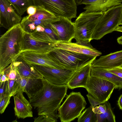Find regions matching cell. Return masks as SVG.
Instances as JSON below:
<instances>
[{
    "instance_id": "obj_1",
    "label": "cell",
    "mask_w": 122,
    "mask_h": 122,
    "mask_svg": "<svg viewBox=\"0 0 122 122\" xmlns=\"http://www.w3.org/2000/svg\"><path fill=\"white\" fill-rule=\"evenodd\" d=\"M43 86L41 89L29 99V102L39 116L45 115L57 122V111L66 95L68 87L66 84L58 85L43 79Z\"/></svg>"
},
{
    "instance_id": "obj_2",
    "label": "cell",
    "mask_w": 122,
    "mask_h": 122,
    "mask_svg": "<svg viewBox=\"0 0 122 122\" xmlns=\"http://www.w3.org/2000/svg\"><path fill=\"white\" fill-rule=\"evenodd\" d=\"M24 33L20 23L8 30L0 38V71L21 53Z\"/></svg>"
},
{
    "instance_id": "obj_3",
    "label": "cell",
    "mask_w": 122,
    "mask_h": 122,
    "mask_svg": "<svg viewBox=\"0 0 122 122\" xmlns=\"http://www.w3.org/2000/svg\"><path fill=\"white\" fill-rule=\"evenodd\" d=\"M48 55L64 69L77 71L92 62L96 57L80 54L55 47Z\"/></svg>"
},
{
    "instance_id": "obj_4",
    "label": "cell",
    "mask_w": 122,
    "mask_h": 122,
    "mask_svg": "<svg viewBox=\"0 0 122 122\" xmlns=\"http://www.w3.org/2000/svg\"><path fill=\"white\" fill-rule=\"evenodd\" d=\"M86 103L80 92H72L67 95L58 109V116L61 122H69L78 117L85 108Z\"/></svg>"
},
{
    "instance_id": "obj_5",
    "label": "cell",
    "mask_w": 122,
    "mask_h": 122,
    "mask_svg": "<svg viewBox=\"0 0 122 122\" xmlns=\"http://www.w3.org/2000/svg\"><path fill=\"white\" fill-rule=\"evenodd\" d=\"M102 12L80 13L74 23L76 42L85 40L90 42L92 35L98 23L102 16Z\"/></svg>"
},
{
    "instance_id": "obj_6",
    "label": "cell",
    "mask_w": 122,
    "mask_h": 122,
    "mask_svg": "<svg viewBox=\"0 0 122 122\" xmlns=\"http://www.w3.org/2000/svg\"><path fill=\"white\" fill-rule=\"evenodd\" d=\"M122 5L114 6L103 13L92 35L91 40H99L106 35L111 33L120 25Z\"/></svg>"
},
{
    "instance_id": "obj_7",
    "label": "cell",
    "mask_w": 122,
    "mask_h": 122,
    "mask_svg": "<svg viewBox=\"0 0 122 122\" xmlns=\"http://www.w3.org/2000/svg\"><path fill=\"white\" fill-rule=\"evenodd\" d=\"M34 5L39 6L56 16L71 20L76 17L77 5L75 0H32Z\"/></svg>"
},
{
    "instance_id": "obj_8",
    "label": "cell",
    "mask_w": 122,
    "mask_h": 122,
    "mask_svg": "<svg viewBox=\"0 0 122 122\" xmlns=\"http://www.w3.org/2000/svg\"><path fill=\"white\" fill-rule=\"evenodd\" d=\"M115 87V84L109 81L90 76L86 89L92 97L104 103L109 99Z\"/></svg>"
},
{
    "instance_id": "obj_9",
    "label": "cell",
    "mask_w": 122,
    "mask_h": 122,
    "mask_svg": "<svg viewBox=\"0 0 122 122\" xmlns=\"http://www.w3.org/2000/svg\"><path fill=\"white\" fill-rule=\"evenodd\" d=\"M30 64L41 75L43 78L52 83L58 85L66 84L77 71L58 69L36 64Z\"/></svg>"
},
{
    "instance_id": "obj_10",
    "label": "cell",
    "mask_w": 122,
    "mask_h": 122,
    "mask_svg": "<svg viewBox=\"0 0 122 122\" xmlns=\"http://www.w3.org/2000/svg\"><path fill=\"white\" fill-rule=\"evenodd\" d=\"M43 79L24 77L18 73L15 79V83L12 96L20 91L23 90L29 98H30L42 88L43 86Z\"/></svg>"
},
{
    "instance_id": "obj_11",
    "label": "cell",
    "mask_w": 122,
    "mask_h": 122,
    "mask_svg": "<svg viewBox=\"0 0 122 122\" xmlns=\"http://www.w3.org/2000/svg\"><path fill=\"white\" fill-rule=\"evenodd\" d=\"M90 42L81 40L76 42L59 41L55 44L54 47L79 54L96 57L102 52L94 48Z\"/></svg>"
},
{
    "instance_id": "obj_12",
    "label": "cell",
    "mask_w": 122,
    "mask_h": 122,
    "mask_svg": "<svg viewBox=\"0 0 122 122\" xmlns=\"http://www.w3.org/2000/svg\"><path fill=\"white\" fill-rule=\"evenodd\" d=\"M0 26L9 29L20 23L19 15L7 0H0Z\"/></svg>"
},
{
    "instance_id": "obj_13",
    "label": "cell",
    "mask_w": 122,
    "mask_h": 122,
    "mask_svg": "<svg viewBox=\"0 0 122 122\" xmlns=\"http://www.w3.org/2000/svg\"><path fill=\"white\" fill-rule=\"evenodd\" d=\"M58 35L59 41L70 42L74 38V23L67 18L60 17L57 20L50 24Z\"/></svg>"
},
{
    "instance_id": "obj_14",
    "label": "cell",
    "mask_w": 122,
    "mask_h": 122,
    "mask_svg": "<svg viewBox=\"0 0 122 122\" xmlns=\"http://www.w3.org/2000/svg\"><path fill=\"white\" fill-rule=\"evenodd\" d=\"M54 45L55 44L38 40L34 38L31 34L24 31L21 53L24 52L30 51L47 53L54 47Z\"/></svg>"
},
{
    "instance_id": "obj_15",
    "label": "cell",
    "mask_w": 122,
    "mask_h": 122,
    "mask_svg": "<svg viewBox=\"0 0 122 122\" xmlns=\"http://www.w3.org/2000/svg\"><path fill=\"white\" fill-rule=\"evenodd\" d=\"M19 56L30 64L43 65L58 69H64L53 61L47 53L25 51L21 53Z\"/></svg>"
},
{
    "instance_id": "obj_16",
    "label": "cell",
    "mask_w": 122,
    "mask_h": 122,
    "mask_svg": "<svg viewBox=\"0 0 122 122\" xmlns=\"http://www.w3.org/2000/svg\"><path fill=\"white\" fill-rule=\"evenodd\" d=\"M23 92L21 90L13 96L15 115L19 119L33 117L32 107L24 96Z\"/></svg>"
},
{
    "instance_id": "obj_17",
    "label": "cell",
    "mask_w": 122,
    "mask_h": 122,
    "mask_svg": "<svg viewBox=\"0 0 122 122\" xmlns=\"http://www.w3.org/2000/svg\"><path fill=\"white\" fill-rule=\"evenodd\" d=\"M85 5L83 9L86 12L103 13L114 6L122 5L121 0H83L81 5Z\"/></svg>"
},
{
    "instance_id": "obj_18",
    "label": "cell",
    "mask_w": 122,
    "mask_h": 122,
    "mask_svg": "<svg viewBox=\"0 0 122 122\" xmlns=\"http://www.w3.org/2000/svg\"><path fill=\"white\" fill-rule=\"evenodd\" d=\"M92 63L88 64L75 72L66 84L68 88L73 89L82 87L86 89L90 76Z\"/></svg>"
},
{
    "instance_id": "obj_19",
    "label": "cell",
    "mask_w": 122,
    "mask_h": 122,
    "mask_svg": "<svg viewBox=\"0 0 122 122\" xmlns=\"http://www.w3.org/2000/svg\"><path fill=\"white\" fill-rule=\"evenodd\" d=\"M122 66V50L101 56L92 64V67H99L109 69Z\"/></svg>"
},
{
    "instance_id": "obj_20",
    "label": "cell",
    "mask_w": 122,
    "mask_h": 122,
    "mask_svg": "<svg viewBox=\"0 0 122 122\" xmlns=\"http://www.w3.org/2000/svg\"><path fill=\"white\" fill-rule=\"evenodd\" d=\"M90 76L103 79L114 84L115 89H122V78L109 72L107 69L99 67H91Z\"/></svg>"
},
{
    "instance_id": "obj_21",
    "label": "cell",
    "mask_w": 122,
    "mask_h": 122,
    "mask_svg": "<svg viewBox=\"0 0 122 122\" xmlns=\"http://www.w3.org/2000/svg\"><path fill=\"white\" fill-rule=\"evenodd\" d=\"M14 64L17 71L21 76L31 78H43L38 71L20 56L14 61Z\"/></svg>"
},
{
    "instance_id": "obj_22",
    "label": "cell",
    "mask_w": 122,
    "mask_h": 122,
    "mask_svg": "<svg viewBox=\"0 0 122 122\" xmlns=\"http://www.w3.org/2000/svg\"><path fill=\"white\" fill-rule=\"evenodd\" d=\"M50 24L43 26L45 28L44 31L34 32L31 34L34 38L39 40L51 43H56L59 41V39L56 31Z\"/></svg>"
},
{
    "instance_id": "obj_23",
    "label": "cell",
    "mask_w": 122,
    "mask_h": 122,
    "mask_svg": "<svg viewBox=\"0 0 122 122\" xmlns=\"http://www.w3.org/2000/svg\"><path fill=\"white\" fill-rule=\"evenodd\" d=\"M36 11L34 15H29L24 17L22 19L28 21H33L37 20H56L59 17L56 16L53 14L39 6H36Z\"/></svg>"
},
{
    "instance_id": "obj_24",
    "label": "cell",
    "mask_w": 122,
    "mask_h": 122,
    "mask_svg": "<svg viewBox=\"0 0 122 122\" xmlns=\"http://www.w3.org/2000/svg\"><path fill=\"white\" fill-rule=\"evenodd\" d=\"M56 20H50L30 21L22 19L20 23L24 32L31 34L35 30L37 26L41 25L44 26Z\"/></svg>"
},
{
    "instance_id": "obj_25",
    "label": "cell",
    "mask_w": 122,
    "mask_h": 122,
    "mask_svg": "<svg viewBox=\"0 0 122 122\" xmlns=\"http://www.w3.org/2000/svg\"><path fill=\"white\" fill-rule=\"evenodd\" d=\"M17 13L23 15L29 6L34 5L32 0H7Z\"/></svg>"
},
{
    "instance_id": "obj_26",
    "label": "cell",
    "mask_w": 122,
    "mask_h": 122,
    "mask_svg": "<svg viewBox=\"0 0 122 122\" xmlns=\"http://www.w3.org/2000/svg\"><path fill=\"white\" fill-rule=\"evenodd\" d=\"M106 107L105 112L100 114H95L96 122H115V117L108 101L105 102Z\"/></svg>"
},
{
    "instance_id": "obj_27",
    "label": "cell",
    "mask_w": 122,
    "mask_h": 122,
    "mask_svg": "<svg viewBox=\"0 0 122 122\" xmlns=\"http://www.w3.org/2000/svg\"><path fill=\"white\" fill-rule=\"evenodd\" d=\"M93 107L90 106L86 108L78 117V122H96L95 114L93 112Z\"/></svg>"
},
{
    "instance_id": "obj_28",
    "label": "cell",
    "mask_w": 122,
    "mask_h": 122,
    "mask_svg": "<svg viewBox=\"0 0 122 122\" xmlns=\"http://www.w3.org/2000/svg\"><path fill=\"white\" fill-rule=\"evenodd\" d=\"M4 74L10 80H15L18 74V72L14 64V61L4 70Z\"/></svg>"
},
{
    "instance_id": "obj_29",
    "label": "cell",
    "mask_w": 122,
    "mask_h": 122,
    "mask_svg": "<svg viewBox=\"0 0 122 122\" xmlns=\"http://www.w3.org/2000/svg\"><path fill=\"white\" fill-rule=\"evenodd\" d=\"M11 97L5 93L0 97V113L2 114L10 103Z\"/></svg>"
},
{
    "instance_id": "obj_30",
    "label": "cell",
    "mask_w": 122,
    "mask_h": 122,
    "mask_svg": "<svg viewBox=\"0 0 122 122\" xmlns=\"http://www.w3.org/2000/svg\"><path fill=\"white\" fill-rule=\"evenodd\" d=\"M15 83V80L9 79L6 81L5 93L11 97L12 96Z\"/></svg>"
},
{
    "instance_id": "obj_31",
    "label": "cell",
    "mask_w": 122,
    "mask_h": 122,
    "mask_svg": "<svg viewBox=\"0 0 122 122\" xmlns=\"http://www.w3.org/2000/svg\"><path fill=\"white\" fill-rule=\"evenodd\" d=\"M34 122H56L53 119L45 115L39 116L34 118Z\"/></svg>"
},
{
    "instance_id": "obj_32",
    "label": "cell",
    "mask_w": 122,
    "mask_h": 122,
    "mask_svg": "<svg viewBox=\"0 0 122 122\" xmlns=\"http://www.w3.org/2000/svg\"><path fill=\"white\" fill-rule=\"evenodd\" d=\"M92 110L95 114H100L105 112L106 110V107L105 102L98 106L92 108Z\"/></svg>"
},
{
    "instance_id": "obj_33",
    "label": "cell",
    "mask_w": 122,
    "mask_h": 122,
    "mask_svg": "<svg viewBox=\"0 0 122 122\" xmlns=\"http://www.w3.org/2000/svg\"><path fill=\"white\" fill-rule=\"evenodd\" d=\"M89 102L93 107H95L97 105H99L104 103L95 99L89 93L86 95Z\"/></svg>"
},
{
    "instance_id": "obj_34",
    "label": "cell",
    "mask_w": 122,
    "mask_h": 122,
    "mask_svg": "<svg viewBox=\"0 0 122 122\" xmlns=\"http://www.w3.org/2000/svg\"><path fill=\"white\" fill-rule=\"evenodd\" d=\"M110 72L122 78V67L120 66L107 69Z\"/></svg>"
},
{
    "instance_id": "obj_35",
    "label": "cell",
    "mask_w": 122,
    "mask_h": 122,
    "mask_svg": "<svg viewBox=\"0 0 122 122\" xmlns=\"http://www.w3.org/2000/svg\"><path fill=\"white\" fill-rule=\"evenodd\" d=\"M26 11L29 15H34L36 12V7L34 5L30 6L27 8Z\"/></svg>"
},
{
    "instance_id": "obj_36",
    "label": "cell",
    "mask_w": 122,
    "mask_h": 122,
    "mask_svg": "<svg viewBox=\"0 0 122 122\" xmlns=\"http://www.w3.org/2000/svg\"><path fill=\"white\" fill-rule=\"evenodd\" d=\"M6 81L0 83V97L5 93V89Z\"/></svg>"
},
{
    "instance_id": "obj_37",
    "label": "cell",
    "mask_w": 122,
    "mask_h": 122,
    "mask_svg": "<svg viewBox=\"0 0 122 122\" xmlns=\"http://www.w3.org/2000/svg\"><path fill=\"white\" fill-rule=\"evenodd\" d=\"M45 28L44 27L39 25L37 26L35 30L33 32H42L44 31Z\"/></svg>"
},
{
    "instance_id": "obj_38",
    "label": "cell",
    "mask_w": 122,
    "mask_h": 122,
    "mask_svg": "<svg viewBox=\"0 0 122 122\" xmlns=\"http://www.w3.org/2000/svg\"><path fill=\"white\" fill-rule=\"evenodd\" d=\"M117 104L120 109L122 110V94L119 97L117 101Z\"/></svg>"
},
{
    "instance_id": "obj_39",
    "label": "cell",
    "mask_w": 122,
    "mask_h": 122,
    "mask_svg": "<svg viewBox=\"0 0 122 122\" xmlns=\"http://www.w3.org/2000/svg\"><path fill=\"white\" fill-rule=\"evenodd\" d=\"M117 40L119 44L122 45V36L118 38Z\"/></svg>"
},
{
    "instance_id": "obj_40",
    "label": "cell",
    "mask_w": 122,
    "mask_h": 122,
    "mask_svg": "<svg viewBox=\"0 0 122 122\" xmlns=\"http://www.w3.org/2000/svg\"><path fill=\"white\" fill-rule=\"evenodd\" d=\"M115 31L122 32V26H119L116 29Z\"/></svg>"
},
{
    "instance_id": "obj_41",
    "label": "cell",
    "mask_w": 122,
    "mask_h": 122,
    "mask_svg": "<svg viewBox=\"0 0 122 122\" xmlns=\"http://www.w3.org/2000/svg\"><path fill=\"white\" fill-rule=\"evenodd\" d=\"M83 0H75L76 2L77 5L81 4V2Z\"/></svg>"
},
{
    "instance_id": "obj_42",
    "label": "cell",
    "mask_w": 122,
    "mask_h": 122,
    "mask_svg": "<svg viewBox=\"0 0 122 122\" xmlns=\"http://www.w3.org/2000/svg\"><path fill=\"white\" fill-rule=\"evenodd\" d=\"M119 25H122V16L121 20L120 21V23Z\"/></svg>"
},
{
    "instance_id": "obj_43",
    "label": "cell",
    "mask_w": 122,
    "mask_h": 122,
    "mask_svg": "<svg viewBox=\"0 0 122 122\" xmlns=\"http://www.w3.org/2000/svg\"><path fill=\"white\" fill-rule=\"evenodd\" d=\"M121 67H122V66H121Z\"/></svg>"
},
{
    "instance_id": "obj_44",
    "label": "cell",
    "mask_w": 122,
    "mask_h": 122,
    "mask_svg": "<svg viewBox=\"0 0 122 122\" xmlns=\"http://www.w3.org/2000/svg\"><path fill=\"white\" fill-rule=\"evenodd\" d=\"M121 0L122 1V0Z\"/></svg>"
}]
</instances>
